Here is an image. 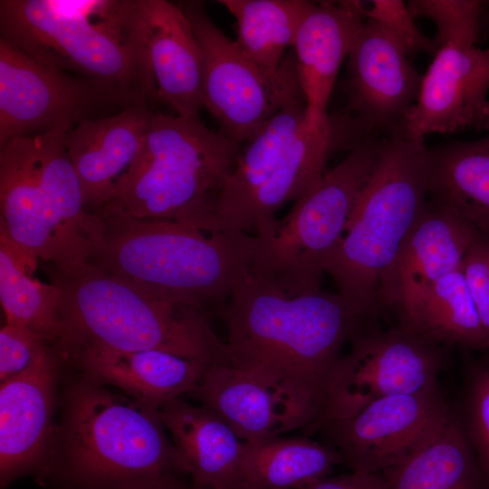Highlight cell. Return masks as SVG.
<instances>
[{"label": "cell", "mask_w": 489, "mask_h": 489, "mask_svg": "<svg viewBox=\"0 0 489 489\" xmlns=\"http://www.w3.org/2000/svg\"><path fill=\"white\" fill-rule=\"evenodd\" d=\"M141 102L151 103L45 66L0 39V146L18 137L65 133Z\"/></svg>", "instance_id": "7c38bea8"}, {"label": "cell", "mask_w": 489, "mask_h": 489, "mask_svg": "<svg viewBox=\"0 0 489 489\" xmlns=\"http://www.w3.org/2000/svg\"><path fill=\"white\" fill-rule=\"evenodd\" d=\"M32 273L24 259L0 238V302L5 324L39 334L58 351L63 336L61 292Z\"/></svg>", "instance_id": "f1b7e54d"}, {"label": "cell", "mask_w": 489, "mask_h": 489, "mask_svg": "<svg viewBox=\"0 0 489 489\" xmlns=\"http://www.w3.org/2000/svg\"><path fill=\"white\" fill-rule=\"evenodd\" d=\"M369 137L346 112L312 129L302 99L284 107L241 144L234 168L217 198L219 230L267 235L276 213L297 201L324 175L328 159Z\"/></svg>", "instance_id": "5b68a950"}, {"label": "cell", "mask_w": 489, "mask_h": 489, "mask_svg": "<svg viewBox=\"0 0 489 489\" xmlns=\"http://www.w3.org/2000/svg\"><path fill=\"white\" fill-rule=\"evenodd\" d=\"M429 160L424 140L386 139L326 263L339 293L367 318L376 311L383 274L426 208Z\"/></svg>", "instance_id": "9c48e42d"}, {"label": "cell", "mask_w": 489, "mask_h": 489, "mask_svg": "<svg viewBox=\"0 0 489 489\" xmlns=\"http://www.w3.org/2000/svg\"><path fill=\"white\" fill-rule=\"evenodd\" d=\"M383 489H488L460 415L423 449L377 474Z\"/></svg>", "instance_id": "484cf974"}, {"label": "cell", "mask_w": 489, "mask_h": 489, "mask_svg": "<svg viewBox=\"0 0 489 489\" xmlns=\"http://www.w3.org/2000/svg\"><path fill=\"white\" fill-rule=\"evenodd\" d=\"M68 361L81 372L158 409L190 395L209 366L162 350L125 351L99 346L80 348Z\"/></svg>", "instance_id": "603a6c76"}, {"label": "cell", "mask_w": 489, "mask_h": 489, "mask_svg": "<svg viewBox=\"0 0 489 489\" xmlns=\"http://www.w3.org/2000/svg\"><path fill=\"white\" fill-rule=\"evenodd\" d=\"M240 146L200 118L158 110L134 165L104 207L216 231V201Z\"/></svg>", "instance_id": "ba28073f"}, {"label": "cell", "mask_w": 489, "mask_h": 489, "mask_svg": "<svg viewBox=\"0 0 489 489\" xmlns=\"http://www.w3.org/2000/svg\"><path fill=\"white\" fill-rule=\"evenodd\" d=\"M219 416L244 442L311 428V418L277 390L228 363L206 367L190 394Z\"/></svg>", "instance_id": "7402d4cb"}, {"label": "cell", "mask_w": 489, "mask_h": 489, "mask_svg": "<svg viewBox=\"0 0 489 489\" xmlns=\"http://www.w3.org/2000/svg\"><path fill=\"white\" fill-rule=\"evenodd\" d=\"M183 482L180 479L171 480L145 489H179Z\"/></svg>", "instance_id": "8d00e7d4"}, {"label": "cell", "mask_w": 489, "mask_h": 489, "mask_svg": "<svg viewBox=\"0 0 489 489\" xmlns=\"http://www.w3.org/2000/svg\"><path fill=\"white\" fill-rule=\"evenodd\" d=\"M367 19L380 24L408 54L427 53L434 55L440 46L436 39L425 35L417 26L407 4L401 0H372L363 4Z\"/></svg>", "instance_id": "d6a6232c"}, {"label": "cell", "mask_w": 489, "mask_h": 489, "mask_svg": "<svg viewBox=\"0 0 489 489\" xmlns=\"http://www.w3.org/2000/svg\"><path fill=\"white\" fill-rule=\"evenodd\" d=\"M128 7L156 82L158 101L177 116L200 118L203 56L181 4L128 0Z\"/></svg>", "instance_id": "d6986e66"}, {"label": "cell", "mask_w": 489, "mask_h": 489, "mask_svg": "<svg viewBox=\"0 0 489 489\" xmlns=\"http://www.w3.org/2000/svg\"><path fill=\"white\" fill-rule=\"evenodd\" d=\"M428 194L489 235V135L430 150Z\"/></svg>", "instance_id": "4316f807"}, {"label": "cell", "mask_w": 489, "mask_h": 489, "mask_svg": "<svg viewBox=\"0 0 489 489\" xmlns=\"http://www.w3.org/2000/svg\"><path fill=\"white\" fill-rule=\"evenodd\" d=\"M362 9L360 1L315 2L299 28L292 49L312 129L330 116L327 106L338 72L366 19Z\"/></svg>", "instance_id": "44dd1931"}, {"label": "cell", "mask_w": 489, "mask_h": 489, "mask_svg": "<svg viewBox=\"0 0 489 489\" xmlns=\"http://www.w3.org/2000/svg\"><path fill=\"white\" fill-rule=\"evenodd\" d=\"M386 139L369 136L294 202L270 233L254 236L250 273L288 292L321 290L358 197Z\"/></svg>", "instance_id": "30bf717a"}, {"label": "cell", "mask_w": 489, "mask_h": 489, "mask_svg": "<svg viewBox=\"0 0 489 489\" xmlns=\"http://www.w3.org/2000/svg\"><path fill=\"white\" fill-rule=\"evenodd\" d=\"M221 315L225 360L261 379L319 421L332 369L366 318L345 296L288 292L250 273Z\"/></svg>", "instance_id": "6da1fadb"}, {"label": "cell", "mask_w": 489, "mask_h": 489, "mask_svg": "<svg viewBox=\"0 0 489 489\" xmlns=\"http://www.w3.org/2000/svg\"><path fill=\"white\" fill-rule=\"evenodd\" d=\"M461 271L489 346V235L475 231L464 255Z\"/></svg>", "instance_id": "e575fe53"}, {"label": "cell", "mask_w": 489, "mask_h": 489, "mask_svg": "<svg viewBox=\"0 0 489 489\" xmlns=\"http://www.w3.org/2000/svg\"><path fill=\"white\" fill-rule=\"evenodd\" d=\"M183 475L158 408L82 372L69 383L42 485L145 489Z\"/></svg>", "instance_id": "7a4b0ae2"}, {"label": "cell", "mask_w": 489, "mask_h": 489, "mask_svg": "<svg viewBox=\"0 0 489 489\" xmlns=\"http://www.w3.org/2000/svg\"><path fill=\"white\" fill-rule=\"evenodd\" d=\"M50 346L28 329L5 324L0 330V383L28 369Z\"/></svg>", "instance_id": "836d02e7"}, {"label": "cell", "mask_w": 489, "mask_h": 489, "mask_svg": "<svg viewBox=\"0 0 489 489\" xmlns=\"http://www.w3.org/2000/svg\"><path fill=\"white\" fill-rule=\"evenodd\" d=\"M64 133L18 137L0 146V238L32 272L88 264L98 216L84 204Z\"/></svg>", "instance_id": "8992f818"}, {"label": "cell", "mask_w": 489, "mask_h": 489, "mask_svg": "<svg viewBox=\"0 0 489 489\" xmlns=\"http://www.w3.org/2000/svg\"><path fill=\"white\" fill-rule=\"evenodd\" d=\"M235 17L242 53L264 72L279 71L299 28L315 2L307 0H219Z\"/></svg>", "instance_id": "83f0119b"}, {"label": "cell", "mask_w": 489, "mask_h": 489, "mask_svg": "<svg viewBox=\"0 0 489 489\" xmlns=\"http://www.w3.org/2000/svg\"><path fill=\"white\" fill-rule=\"evenodd\" d=\"M343 463L340 453L308 437L281 436L244 442L239 475L241 489H303L329 476Z\"/></svg>", "instance_id": "d4e9b609"}, {"label": "cell", "mask_w": 489, "mask_h": 489, "mask_svg": "<svg viewBox=\"0 0 489 489\" xmlns=\"http://www.w3.org/2000/svg\"><path fill=\"white\" fill-rule=\"evenodd\" d=\"M181 6L203 56L202 102L219 130L242 144L292 101L303 98L293 51L275 73L264 72L212 21L201 2Z\"/></svg>", "instance_id": "8fae6325"}, {"label": "cell", "mask_w": 489, "mask_h": 489, "mask_svg": "<svg viewBox=\"0 0 489 489\" xmlns=\"http://www.w3.org/2000/svg\"><path fill=\"white\" fill-rule=\"evenodd\" d=\"M475 231L453 209L427 203L379 283V300L398 312L399 325L411 330L425 293L461 266Z\"/></svg>", "instance_id": "ac0fdd59"}, {"label": "cell", "mask_w": 489, "mask_h": 489, "mask_svg": "<svg viewBox=\"0 0 489 489\" xmlns=\"http://www.w3.org/2000/svg\"><path fill=\"white\" fill-rule=\"evenodd\" d=\"M98 228L88 264L209 315L221 314L250 273L254 236L227 230L95 212Z\"/></svg>", "instance_id": "3957f363"}, {"label": "cell", "mask_w": 489, "mask_h": 489, "mask_svg": "<svg viewBox=\"0 0 489 489\" xmlns=\"http://www.w3.org/2000/svg\"><path fill=\"white\" fill-rule=\"evenodd\" d=\"M62 359L48 347L18 376L0 383V486L47 474L55 427L54 412Z\"/></svg>", "instance_id": "9a60e30c"}, {"label": "cell", "mask_w": 489, "mask_h": 489, "mask_svg": "<svg viewBox=\"0 0 489 489\" xmlns=\"http://www.w3.org/2000/svg\"><path fill=\"white\" fill-rule=\"evenodd\" d=\"M403 47L377 22L365 19L348 55L346 113L370 135L398 136L416 102L423 75Z\"/></svg>", "instance_id": "2e32d148"}, {"label": "cell", "mask_w": 489, "mask_h": 489, "mask_svg": "<svg viewBox=\"0 0 489 489\" xmlns=\"http://www.w3.org/2000/svg\"><path fill=\"white\" fill-rule=\"evenodd\" d=\"M53 275L61 292L63 361L85 346L157 350L206 365L225 360V342L197 308L90 264Z\"/></svg>", "instance_id": "277c9868"}, {"label": "cell", "mask_w": 489, "mask_h": 489, "mask_svg": "<svg viewBox=\"0 0 489 489\" xmlns=\"http://www.w3.org/2000/svg\"><path fill=\"white\" fill-rule=\"evenodd\" d=\"M158 410L192 484L209 489H241L244 441L219 416L182 398Z\"/></svg>", "instance_id": "cb8c5ba5"}, {"label": "cell", "mask_w": 489, "mask_h": 489, "mask_svg": "<svg viewBox=\"0 0 489 489\" xmlns=\"http://www.w3.org/2000/svg\"><path fill=\"white\" fill-rule=\"evenodd\" d=\"M179 489H209V488L198 486V485H196L194 484H192L190 485H187V484L183 483Z\"/></svg>", "instance_id": "74e56055"}, {"label": "cell", "mask_w": 489, "mask_h": 489, "mask_svg": "<svg viewBox=\"0 0 489 489\" xmlns=\"http://www.w3.org/2000/svg\"><path fill=\"white\" fill-rule=\"evenodd\" d=\"M157 111L156 105L141 102L111 116L83 120L63 134L90 213L106 206L134 165Z\"/></svg>", "instance_id": "ffe728a7"}, {"label": "cell", "mask_w": 489, "mask_h": 489, "mask_svg": "<svg viewBox=\"0 0 489 489\" xmlns=\"http://www.w3.org/2000/svg\"><path fill=\"white\" fill-rule=\"evenodd\" d=\"M303 489H383L377 474L353 472L318 479Z\"/></svg>", "instance_id": "d590c367"}, {"label": "cell", "mask_w": 489, "mask_h": 489, "mask_svg": "<svg viewBox=\"0 0 489 489\" xmlns=\"http://www.w3.org/2000/svg\"><path fill=\"white\" fill-rule=\"evenodd\" d=\"M331 374L324 407L312 431L349 418L379 399L436 386L445 363L439 343L398 325L363 328L350 339Z\"/></svg>", "instance_id": "4fadbf2b"}, {"label": "cell", "mask_w": 489, "mask_h": 489, "mask_svg": "<svg viewBox=\"0 0 489 489\" xmlns=\"http://www.w3.org/2000/svg\"><path fill=\"white\" fill-rule=\"evenodd\" d=\"M489 130V48H439L398 136L424 140L431 133Z\"/></svg>", "instance_id": "e0dca14e"}, {"label": "cell", "mask_w": 489, "mask_h": 489, "mask_svg": "<svg viewBox=\"0 0 489 489\" xmlns=\"http://www.w3.org/2000/svg\"><path fill=\"white\" fill-rule=\"evenodd\" d=\"M452 412L436 385L379 399L349 418L326 422L318 429L351 471L379 474L423 449Z\"/></svg>", "instance_id": "5bb4252c"}, {"label": "cell", "mask_w": 489, "mask_h": 489, "mask_svg": "<svg viewBox=\"0 0 489 489\" xmlns=\"http://www.w3.org/2000/svg\"><path fill=\"white\" fill-rule=\"evenodd\" d=\"M460 417L489 489V359L467 369Z\"/></svg>", "instance_id": "1f68e13d"}, {"label": "cell", "mask_w": 489, "mask_h": 489, "mask_svg": "<svg viewBox=\"0 0 489 489\" xmlns=\"http://www.w3.org/2000/svg\"><path fill=\"white\" fill-rule=\"evenodd\" d=\"M489 2L479 0H410L414 18L431 19L437 27L439 46H475L483 34Z\"/></svg>", "instance_id": "4dcf8cb0"}, {"label": "cell", "mask_w": 489, "mask_h": 489, "mask_svg": "<svg viewBox=\"0 0 489 489\" xmlns=\"http://www.w3.org/2000/svg\"><path fill=\"white\" fill-rule=\"evenodd\" d=\"M411 330L439 344L489 350L461 266L442 277L425 293Z\"/></svg>", "instance_id": "f546056e"}, {"label": "cell", "mask_w": 489, "mask_h": 489, "mask_svg": "<svg viewBox=\"0 0 489 489\" xmlns=\"http://www.w3.org/2000/svg\"><path fill=\"white\" fill-rule=\"evenodd\" d=\"M0 35L45 66L158 102L127 0H1Z\"/></svg>", "instance_id": "52a82bcc"}]
</instances>
